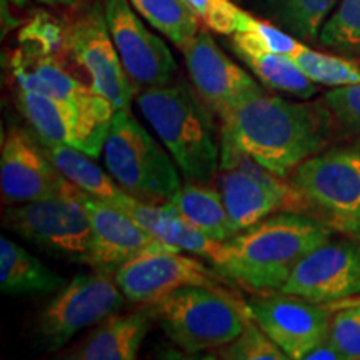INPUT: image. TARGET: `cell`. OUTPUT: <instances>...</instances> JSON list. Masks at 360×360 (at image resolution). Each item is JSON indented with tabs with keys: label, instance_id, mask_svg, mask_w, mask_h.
I'll return each instance as SVG.
<instances>
[{
	"label": "cell",
	"instance_id": "obj_1",
	"mask_svg": "<svg viewBox=\"0 0 360 360\" xmlns=\"http://www.w3.org/2000/svg\"><path fill=\"white\" fill-rule=\"evenodd\" d=\"M326 103L294 102L260 92L220 117V160L247 155L278 177L326 150L334 132Z\"/></svg>",
	"mask_w": 360,
	"mask_h": 360
},
{
	"label": "cell",
	"instance_id": "obj_2",
	"mask_svg": "<svg viewBox=\"0 0 360 360\" xmlns=\"http://www.w3.org/2000/svg\"><path fill=\"white\" fill-rule=\"evenodd\" d=\"M334 233L319 217L282 210L225 240L224 260L215 269L257 294L278 292L297 264Z\"/></svg>",
	"mask_w": 360,
	"mask_h": 360
},
{
	"label": "cell",
	"instance_id": "obj_3",
	"mask_svg": "<svg viewBox=\"0 0 360 360\" xmlns=\"http://www.w3.org/2000/svg\"><path fill=\"white\" fill-rule=\"evenodd\" d=\"M139 110L191 182L209 184L220 170L215 115L184 79L135 96Z\"/></svg>",
	"mask_w": 360,
	"mask_h": 360
},
{
	"label": "cell",
	"instance_id": "obj_4",
	"mask_svg": "<svg viewBox=\"0 0 360 360\" xmlns=\"http://www.w3.org/2000/svg\"><path fill=\"white\" fill-rule=\"evenodd\" d=\"M154 321L172 344L188 354L215 350L244 328L249 307L232 294L186 285L150 304Z\"/></svg>",
	"mask_w": 360,
	"mask_h": 360
},
{
	"label": "cell",
	"instance_id": "obj_5",
	"mask_svg": "<svg viewBox=\"0 0 360 360\" xmlns=\"http://www.w3.org/2000/svg\"><path fill=\"white\" fill-rule=\"evenodd\" d=\"M102 157L117 186L135 199L165 204L182 187L172 155L130 110H115Z\"/></svg>",
	"mask_w": 360,
	"mask_h": 360
},
{
	"label": "cell",
	"instance_id": "obj_6",
	"mask_svg": "<svg viewBox=\"0 0 360 360\" xmlns=\"http://www.w3.org/2000/svg\"><path fill=\"white\" fill-rule=\"evenodd\" d=\"M305 209L360 242V139L319 152L290 174Z\"/></svg>",
	"mask_w": 360,
	"mask_h": 360
},
{
	"label": "cell",
	"instance_id": "obj_7",
	"mask_svg": "<svg viewBox=\"0 0 360 360\" xmlns=\"http://www.w3.org/2000/svg\"><path fill=\"white\" fill-rule=\"evenodd\" d=\"M82 193L12 204L4 210L2 224L49 254L89 264L92 229Z\"/></svg>",
	"mask_w": 360,
	"mask_h": 360
},
{
	"label": "cell",
	"instance_id": "obj_8",
	"mask_svg": "<svg viewBox=\"0 0 360 360\" xmlns=\"http://www.w3.org/2000/svg\"><path fill=\"white\" fill-rule=\"evenodd\" d=\"M69 57L89 77V87L105 97L115 110H130L135 92L112 40L101 0L79 4L67 20Z\"/></svg>",
	"mask_w": 360,
	"mask_h": 360
},
{
	"label": "cell",
	"instance_id": "obj_9",
	"mask_svg": "<svg viewBox=\"0 0 360 360\" xmlns=\"http://www.w3.org/2000/svg\"><path fill=\"white\" fill-rule=\"evenodd\" d=\"M214 180L236 233L276 212L305 210L302 195L287 179L269 172L247 155L220 160V174Z\"/></svg>",
	"mask_w": 360,
	"mask_h": 360
},
{
	"label": "cell",
	"instance_id": "obj_10",
	"mask_svg": "<svg viewBox=\"0 0 360 360\" xmlns=\"http://www.w3.org/2000/svg\"><path fill=\"white\" fill-rule=\"evenodd\" d=\"M124 304L125 295L112 276L102 272L75 276L42 310L40 342L47 350L64 347L79 332L119 312Z\"/></svg>",
	"mask_w": 360,
	"mask_h": 360
},
{
	"label": "cell",
	"instance_id": "obj_11",
	"mask_svg": "<svg viewBox=\"0 0 360 360\" xmlns=\"http://www.w3.org/2000/svg\"><path fill=\"white\" fill-rule=\"evenodd\" d=\"M219 274L182 250L157 242L127 260L114 274V281L129 302L148 305L186 285L210 287L231 294Z\"/></svg>",
	"mask_w": 360,
	"mask_h": 360
},
{
	"label": "cell",
	"instance_id": "obj_12",
	"mask_svg": "<svg viewBox=\"0 0 360 360\" xmlns=\"http://www.w3.org/2000/svg\"><path fill=\"white\" fill-rule=\"evenodd\" d=\"M112 40L135 96L177 79L179 65L159 35L147 29L129 0H103Z\"/></svg>",
	"mask_w": 360,
	"mask_h": 360
},
{
	"label": "cell",
	"instance_id": "obj_13",
	"mask_svg": "<svg viewBox=\"0 0 360 360\" xmlns=\"http://www.w3.org/2000/svg\"><path fill=\"white\" fill-rule=\"evenodd\" d=\"M0 188L6 205L82 193L58 172L39 139L34 141L32 135L19 127H11L2 137Z\"/></svg>",
	"mask_w": 360,
	"mask_h": 360
},
{
	"label": "cell",
	"instance_id": "obj_14",
	"mask_svg": "<svg viewBox=\"0 0 360 360\" xmlns=\"http://www.w3.org/2000/svg\"><path fill=\"white\" fill-rule=\"evenodd\" d=\"M278 292L323 305L360 295V242L328 238L297 264Z\"/></svg>",
	"mask_w": 360,
	"mask_h": 360
},
{
	"label": "cell",
	"instance_id": "obj_15",
	"mask_svg": "<svg viewBox=\"0 0 360 360\" xmlns=\"http://www.w3.org/2000/svg\"><path fill=\"white\" fill-rule=\"evenodd\" d=\"M247 307L250 317L289 359L304 360L305 354L328 335L332 310L323 304L283 292H262Z\"/></svg>",
	"mask_w": 360,
	"mask_h": 360
},
{
	"label": "cell",
	"instance_id": "obj_16",
	"mask_svg": "<svg viewBox=\"0 0 360 360\" xmlns=\"http://www.w3.org/2000/svg\"><path fill=\"white\" fill-rule=\"evenodd\" d=\"M182 53L193 90L219 119L244 98L264 92L257 80L225 56L204 27Z\"/></svg>",
	"mask_w": 360,
	"mask_h": 360
},
{
	"label": "cell",
	"instance_id": "obj_17",
	"mask_svg": "<svg viewBox=\"0 0 360 360\" xmlns=\"http://www.w3.org/2000/svg\"><path fill=\"white\" fill-rule=\"evenodd\" d=\"M82 202L89 212L92 229L89 265L96 272L114 277L127 260L160 242L110 202L97 199L85 192L82 193Z\"/></svg>",
	"mask_w": 360,
	"mask_h": 360
},
{
	"label": "cell",
	"instance_id": "obj_18",
	"mask_svg": "<svg viewBox=\"0 0 360 360\" xmlns=\"http://www.w3.org/2000/svg\"><path fill=\"white\" fill-rule=\"evenodd\" d=\"M110 204L122 209L135 222L141 224L147 232H150L157 240L164 242L174 249L210 260L214 267H217L224 260V242L212 240L180 215L165 209L162 204L135 199L127 192L120 193Z\"/></svg>",
	"mask_w": 360,
	"mask_h": 360
},
{
	"label": "cell",
	"instance_id": "obj_19",
	"mask_svg": "<svg viewBox=\"0 0 360 360\" xmlns=\"http://www.w3.org/2000/svg\"><path fill=\"white\" fill-rule=\"evenodd\" d=\"M154 321L150 304L130 314L103 319L75 349L62 355L74 360H134Z\"/></svg>",
	"mask_w": 360,
	"mask_h": 360
},
{
	"label": "cell",
	"instance_id": "obj_20",
	"mask_svg": "<svg viewBox=\"0 0 360 360\" xmlns=\"http://www.w3.org/2000/svg\"><path fill=\"white\" fill-rule=\"evenodd\" d=\"M15 102L40 142L80 147V115L75 103L22 87Z\"/></svg>",
	"mask_w": 360,
	"mask_h": 360
},
{
	"label": "cell",
	"instance_id": "obj_21",
	"mask_svg": "<svg viewBox=\"0 0 360 360\" xmlns=\"http://www.w3.org/2000/svg\"><path fill=\"white\" fill-rule=\"evenodd\" d=\"M162 205L215 242H225L236 236L219 188L209 184L188 182Z\"/></svg>",
	"mask_w": 360,
	"mask_h": 360
},
{
	"label": "cell",
	"instance_id": "obj_22",
	"mask_svg": "<svg viewBox=\"0 0 360 360\" xmlns=\"http://www.w3.org/2000/svg\"><path fill=\"white\" fill-rule=\"evenodd\" d=\"M65 278L40 262L11 238H0V290L7 295L51 294L65 285Z\"/></svg>",
	"mask_w": 360,
	"mask_h": 360
},
{
	"label": "cell",
	"instance_id": "obj_23",
	"mask_svg": "<svg viewBox=\"0 0 360 360\" xmlns=\"http://www.w3.org/2000/svg\"><path fill=\"white\" fill-rule=\"evenodd\" d=\"M252 12L302 42L319 40L339 0H249Z\"/></svg>",
	"mask_w": 360,
	"mask_h": 360
},
{
	"label": "cell",
	"instance_id": "obj_24",
	"mask_svg": "<svg viewBox=\"0 0 360 360\" xmlns=\"http://www.w3.org/2000/svg\"><path fill=\"white\" fill-rule=\"evenodd\" d=\"M42 148L58 172L89 195L112 202L124 192L112 175L98 167L92 157L80 148L67 143H42Z\"/></svg>",
	"mask_w": 360,
	"mask_h": 360
},
{
	"label": "cell",
	"instance_id": "obj_25",
	"mask_svg": "<svg viewBox=\"0 0 360 360\" xmlns=\"http://www.w3.org/2000/svg\"><path fill=\"white\" fill-rule=\"evenodd\" d=\"M143 20L165 35L180 51L200 32V17L187 0H129Z\"/></svg>",
	"mask_w": 360,
	"mask_h": 360
},
{
	"label": "cell",
	"instance_id": "obj_26",
	"mask_svg": "<svg viewBox=\"0 0 360 360\" xmlns=\"http://www.w3.org/2000/svg\"><path fill=\"white\" fill-rule=\"evenodd\" d=\"M237 57L254 72L264 87L299 98H310L317 94L315 87L317 84L305 75L294 57L274 52H264L257 56L240 53Z\"/></svg>",
	"mask_w": 360,
	"mask_h": 360
},
{
	"label": "cell",
	"instance_id": "obj_27",
	"mask_svg": "<svg viewBox=\"0 0 360 360\" xmlns=\"http://www.w3.org/2000/svg\"><path fill=\"white\" fill-rule=\"evenodd\" d=\"M229 37H231L229 44L236 56H240V53L257 56L264 52H274L294 57L305 45L302 40L285 32L281 27L274 25L272 22L257 19L245 11H242L236 34Z\"/></svg>",
	"mask_w": 360,
	"mask_h": 360
},
{
	"label": "cell",
	"instance_id": "obj_28",
	"mask_svg": "<svg viewBox=\"0 0 360 360\" xmlns=\"http://www.w3.org/2000/svg\"><path fill=\"white\" fill-rule=\"evenodd\" d=\"M20 51L29 56L53 57L64 62L69 57L67 49V20L37 11L19 34Z\"/></svg>",
	"mask_w": 360,
	"mask_h": 360
},
{
	"label": "cell",
	"instance_id": "obj_29",
	"mask_svg": "<svg viewBox=\"0 0 360 360\" xmlns=\"http://www.w3.org/2000/svg\"><path fill=\"white\" fill-rule=\"evenodd\" d=\"M319 42L342 57L360 62V0H340L323 24Z\"/></svg>",
	"mask_w": 360,
	"mask_h": 360
},
{
	"label": "cell",
	"instance_id": "obj_30",
	"mask_svg": "<svg viewBox=\"0 0 360 360\" xmlns=\"http://www.w3.org/2000/svg\"><path fill=\"white\" fill-rule=\"evenodd\" d=\"M294 60L315 84L327 85V87L360 84V65L339 53L330 56V53L312 51L304 45L294 56Z\"/></svg>",
	"mask_w": 360,
	"mask_h": 360
},
{
	"label": "cell",
	"instance_id": "obj_31",
	"mask_svg": "<svg viewBox=\"0 0 360 360\" xmlns=\"http://www.w3.org/2000/svg\"><path fill=\"white\" fill-rule=\"evenodd\" d=\"M217 357L225 360H285V352L278 347L250 314L245 317L244 328L232 342L215 349Z\"/></svg>",
	"mask_w": 360,
	"mask_h": 360
},
{
	"label": "cell",
	"instance_id": "obj_32",
	"mask_svg": "<svg viewBox=\"0 0 360 360\" xmlns=\"http://www.w3.org/2000/svg\"><path fill=\"white\" fill-rule=\"evenodd\" d=\"M322 102L342 135L360 139V84L334 87L323 96Z\"/></svg>",
	"mask_w": 360,
	"mask_h": 360
},
{
	"label": "cell",
	"instance_id": "obj_33",
	"mask_svg": "<svg viewBox=\"0 0 360 360\" xmlns=\"http://www.w3.org/2000/svg\"><path fill=\"white\" fill-rule=\"evenodd\" d=\"M328 339L345 360L360 359V302L340 307L330 314Z\"/></svg>",
	"mask_w": 360,
	"mask_h": 360
},
{
	"label": "cell",
	"instance_id": "obj_34",
	"mask_svg": "<svg viewBox=\"0 0 360 360\" xmlns=\"http://www.w3.org/2000/svg\"><path fill=\"white\" fill-rule=\"evenodd\" d=\"M304 360H345L344 355H342L334 344H332L328 335L326 339L319 342L315 347H312L305 354Z\"/></svg>",
	"mask_w": 360,
	"mask_h": 360
},
{
	"label": "cell",
	"instance_id": "obj_35",
	"mask_svg": "<svg viewBox=\"0 0 360 360\" xmlns=\"http://www.w3.org/2000/svg\"><path fill=\"white\" fill-rule=\"evenodd\" d=\"M15 6L24 7L25 4L29 2H39V4H45V6H57V7H67V8H74L79 6V0H12Z\"/></svg>",
	"mask_w": 360,
	"mask_h": 360
},
{
	"label": "cell",
	"instance_id": "obj_36",
	"mask_svg": "<svg viewBox=\"0 0 360 360\" xmlns=\"http://www.w3.org/2000/svg\"><path fill=\"white\" fill-rule=\"evenodd\" d=\"M187 2L191 4V7L197 12V15L200 17L202 22H205L210 8L214 6V0H187Z\"/></svg>",
	"mask_w": 360,
	"mask_h": 360
},
{
	"label": "cell",
	"instance_id": "obj_37",
	"mask_svg": "<svg viewBox=\"0 0 360 360\" xmlns=\"http://www.w3.org/2000/svg\"><path fill=\"white\" fill-rule=\"evenodd\" d=\"M87 2H94V0H79V4H87Z\"/></svg>",
	"mask_w": 360,
	"mask_h": 360
},
{
	"label": "cell",
	"instance_id": "obj_38",
	"mask_svg": "<svg viewBox=\"0 0 360 360\" xmlns=\"http://www.w3.org/2000/svg\"><path fill=\"white\" fill-rule=\"evenodd\" d=\"M237 2H242V0H237Z\"/></svg>",
	"mask_w": 360,
	"mask_h": 360
}]
</instances>
